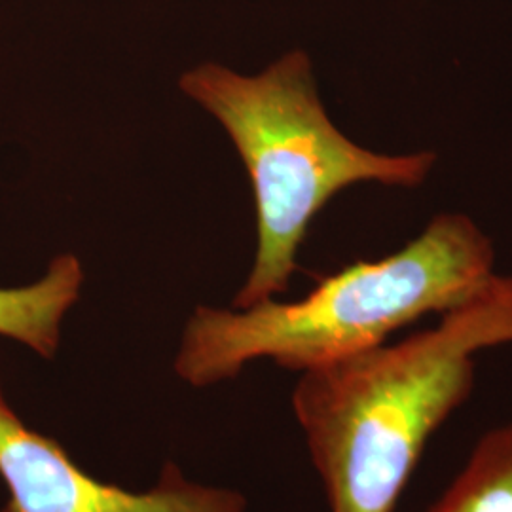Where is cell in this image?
<instances>
[{
	"instance_id": "6da1fadb",
	"label": "cell",
	"mask_w": 512,
	"mask_h": 512,
	"mask_svg": "<svg viewBox=\"0 0 512 512\" xmlns=\"http://www.w3.org/2000/svg\"><path fill=\"white\" fill-rule=\"evenodd\" d=\"M512 344V277L439 327L304 370L293 406L332 512H393L425 444L475 387V355Z\"/></svg>"
},
{
	"instance_id": "7a4b0ae2",
	"label": "cell",
	"mask_w": 512,
	"mask_h": 512,
	"mask_svg": "<svg viewBox=\"0 0 512 512\" xmlns=\"http://www.w3.org/2000/svg\"><path fill=\"white\" fill-rule=\"evenodd\" d=\"M495 251L475 220L444 213L401 251L355 262L298 302L264 300L241 311L198 308L184 330L175 370L205 387L238 376L262 357L310 370L385 344L395 330L446 313L482 293Z\"/></svg>"
},
{
	"instance_id": "3957f363",
	"label": "cell",
	"mask_w": 512,
	"mask_h": 512,
	"mask_svg": "<svg viewBox=\"0 0 512 512\" xmlns=\"http://www.w3.org/2000/svg\"><path fill=\"white\" fill-rule=\"evenodd\" d=\"M179 88L224 126L253 183L258 247L238 310L289 289L308 226L332 196L357 183L416 188L437 164L435 152L391 156L348 139L323 107L302 50L256 76L203 63Z\"/></svg>"
},
{
	"instance_id": "277c9868",
	"label": "cell",
	"mask_w": 512,
	"mask_h": 512,
	"mask_svg": "<svg viewBox=\"0 0 512 512\" xmlns=\"http://www.w3.org/2000/svg\"><path fill=\"white\" fill-rule=\"evenodd\" d=\"M0 478L10 499L0 512H243V495L188 482L167 465L145 494L80 469L59 442L29 429L0 387Z\"/></svg>"
},
{
	"instance_id": "5b68a950",
	"label": "cell",
	"mask_w": 512,
	"mask_h": 512,
	"mask_svg": "<svg viewBox=\"0 0 512 512\" xmlns=\"http://www.w3.org/2000/svg\"><path fill=\"white\" fill-rule=\"evenodd\" d=\"M84 283L74 255L55 256L37 283L0 289V336L12 338L44 359H54L61 340V321L73 308Z\"/></svg>"
},
{
	"instance_id": "8992f818",
	"label": "cell",
	"mask_w": 512,
	"mask_h": 512,
	"mask_svg": "<svg viewBox=\"0 0 512 512\" xmlns=\"http://www.w3.org/2000/svg\"><path fill=\"white\" fill-rule=\"evenodd\" d=\"M427 512H512V423L478 439L461 473Z\"/></svg>"
}]
</instances>
